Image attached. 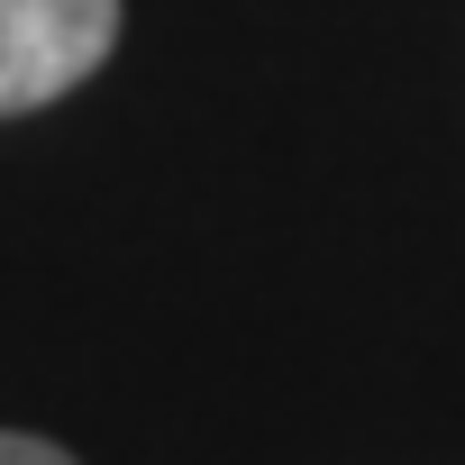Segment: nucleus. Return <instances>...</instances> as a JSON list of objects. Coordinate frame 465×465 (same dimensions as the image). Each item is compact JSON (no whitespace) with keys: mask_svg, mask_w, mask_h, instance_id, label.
<instances>
[{"mask_svg":"<svg viewBox=\"0 0 465 465\" xmlns=\"http://www.w3.org/2000/svg\"><path fill=\"white\" fill-rule=\"evenodd\" d=\"M119 46V0H0V119L46 110Z\"/></svg>","mask_w":465,"mask_h":465,"instance_id":"f257e3e1","label":"nucleus"},{"mask_svg":"<svg viewBox=\"0 0 465 465\" xmlns=\"http://www.w3.org/2000/svg\"><path fill=\"white\" fill-rule=\"evenodd\" d=\"M0 465H74V456L46 447V438H28V429H0Z\"/></svg>","mask_w":465,"mask_h":465,"instance_id":"f03ea898","label":"nucleus"}]
</instances>
